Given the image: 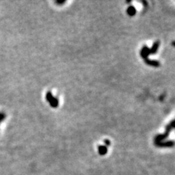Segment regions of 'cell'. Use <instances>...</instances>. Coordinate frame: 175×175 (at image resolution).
<instances>
[{"label": "cell", "mask_w": 175, "mask_h": 175, "mask_svg": "<svg viewBox=\"0 0 175 175\" xmlns=\"http://www.w3.org/2000/svg\"><path fill=\"white\" fill-rule=\"evenodd\" d=\"M159 45H160V42L158 40V41L155 42L151 49H149V48H147V45H144V46L142 47V50H141V51H140V55L147 65L152 66V67H160L159 61H158L150 60L149 58H148V56H149L150 55L155 54V53L157 52L158 49H159Z\"/></svg>", "instance_id": "1"}, {"label": "cell", "mask_w": 175, "mask_h": 175, "mask_svg": "<svg viewBox=\"0 0 175 175\" xmlns=\"http://www.w3.org/2000/svg\"><path fill=\"white\" fill-rule=\"evenodd\" d=\"M174 120H171V122H170L168 124L167 126H166V132H165V134H160V135H157L156 137H155V139H154L155 144H157V143L161 142V141L164 140V139H166V138L169 137V135L170 132H171V131L173 129H174Z\"/></svg>", "instance_id": "2"}, {"label": "cell", "mask_w": 175, "mask_h": 175, "mask_svg": "<svg viewBox=\"0 0 175 175\" xmlns=\"http://www.w3.org/2000/svg\"><path fill=\"white\" fill-rule=\"evenodd\" d=\"M46 100L48 101L50 103V105L53 108H56V107H58V104H59V102H58V99L56 98V97H54L53 95H52L51 92L48 91V93H46Z\"/></svg>", "instance_id": "3"}, {"label": "cell", "mask_w": 175, "mask_h": 175, "mask_svg": "<svg viewBox=\"0 0 175 175\" xmlns=\"http://www.w3.org/2000/svg\"><path fill=\"white\" fill-rule=\"evenodd\" d=\"M174 142L173 141H167V142H161L159 143H157L155 145L159 147H172L174 146Z\"/></svg>", "instance_id": "4"}, {"label": "cell", "mask_w": 175, "mask_h": 175, "mask_svg": "<svg viewBox=\"0 0 175 175\" xmlns=\"http://www.w3.org/2000/svg\"><path fill=\"white\" fill-rule=\"evenodd\" d=\"M98 152L101 156H104L107 153V147H106L105 145L98 146Z\"/></svg>", "instance_id": "5"}, {"label": "cell", "mask_w": 175, "mask_h": 175, "mask_svg": "<svg viewBox=\"0 0 175 175\" xmlns=\"http://www.w3.org/2000/svg\"><path fill=\"white\" fill-rule=\"evenodd\" d=\"M126 12H127V14L129 15V16H134V15H136V13H137V10H136V8L134 7V6L131 5L127 8V10H126Z\"/></svg>", "instance_id": "6"}, {"label": "cell", "mask_w": 175, "mask_h": 175, "mask_svg": "<svg viewBox=\"0 0 175 175\" xmlns=\"http://www.w3.org/2000/svg\"><path fill=\"white\" fill-rule=\"evenodd\" d=\"M104 144H105L106 147H108V146H109L111 144L110 141H109V139H105V140L104 141Z\"/></svg>", "instance_id": "7"}, {"label": "cell", "mask_w": 175, "mask_h": 175, "mask_svg": "<svg viewBox=\"0 0 175 175\" xmlns=\"http://www.w3.org/2000/svg\"><path fill=\"white\" fill-rule=\"evenodd\" d=\"M66 2L65 0H62V1H59V0H56L55 1V3H56L57 4H64Z\"/></svg>", "instance_id": "8"}, {"label": "cell", "mask_w": 175, "mask_h": 175, "mask_svg": "<svg viewBox=\"0 0 175 175\" xmlns=\"http://www.w3.org/2000/svg\"><path fill=\"white\" fill-rule=\"evenodd\" d=\"M4 117H5V115H4V114H3V113H0V122H1V120H4Z\"/></svg>", "instance_id": "9"}, {"label": "cell", "mask_w": 175, "mask_h": 175, "mask_svg": "<svg viewBox=\"0 0 175 175\" xmlns=\"http://www.w3.org/2000/svg\"><path fill=\"white\" fill-rule=\"evenodd\" d=\"M131 1V0H127V1H126V2H127V3H130Z\"/></svg>", "instance_id": "10"}, {"label": "cell", "mask_w": 175, "mask_h": 175, "mask_svg": "<svg viewBox=\"0 0 175 175\" xmlns=\"http://www.w3.org/2000/svg\"><path fill=\"white\" fill-rule=\"evenodd\" d=\"M172 45H173V46H174V41L172 42Z\"/></svg>", "instance_id": "11"}]
</instances>
